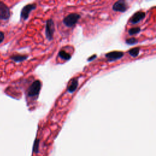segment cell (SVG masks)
<instances>
[{"label":"cell","mask_w":156,"mask_h":156,"mask_svg":"<svg viewBox=\"0 0 156 156\" xmlns=\"http://www.w3.org/2000/svg\"><path fill=\"white\" fill-rule=\"evenodd\" d=\"M11 16L9 8L3 2H0V20H8Z\"/></svg>","instance_id":"cell-7"},{"label":"cell","mask_w":156,"mask_h":156,"mask_svg":"<svg viewBox=\"0 0 156 156\" xmlns=\"http://www.w3.org/2000/svg\"><path fill=\"white\" fill-rule=\"evenodd\" d=\"M4 39V32L0 31V43H2Z\"/></svg>","instance_id":"cell-16"},{"label":"cell","mask_w":156,"mask_h":156,"mask_svg":"<svg viewBox=\"0 0 156 156\" xmlns=\"http://www.w3.org/2000/svg\"><path fill=\"white\" fill-rule=\"evenodd\" d=\"M42 88V83L39 80H36L30 85L28 90V96L30 98L37 97Z\"/></svg>","instance_id":"cell-2"},{"label":"cell","mask_w":156,"mask_h":156,"mask_svg":"<svg viewBox=\"0 0 156 156\" xmlns=\"http://www.w3.org/2000/svg\"><path fill=\"white\" fill-rule=\"evenodd\" d=\"M55 32V25L53 20L49 19L46 22L45 26V36L49 41L53 39V35Z\"/></svg>","instance_id":"cell-3"},{"label":"cell","mask_w":156,"mask_h":156,"mask_svg":"<svg viewBox=\"0 0 156 156\" xmlns=\"http://www.w3.org/2000/svg\"><path fill=\"white\" fill-rule=\"evenodd\" d=\"M124 52L115 51L106 53L105 54V57L107 59L108 62H112L122 59L124 56Z\"/></svg>","instance_id":"cell-6"},{"label":"cell","mask_w":156,"mask_h":156,"mask_svg":"<svg viewBox=\"0 0 156 156\" xmlns=\"http://www.w3.org/2000/svg\"><path fill=\"white\" fill-rule=\"evenodd\" d=\"M125 43L126 44H127L128 45H134L138 43V40L134 37L129 38L126 40Z\"/></svg>","instance_id":"cell-14"},{"label":"cell","mask_w":156,"mask_h":156,"mask_svg":"<svg viewBox=\"0 0 156 156\" xmlns=\"http://www.w3.org/2000/svg\"><path fill=\"white\" fill-rule=\"evenodd\" d=\"M81 17L80 15L76 13H72L68 15L63 19V23L65 26L72 28L74 26Z\"/></svg>","instance_id":"cell-1"},{"label":"cell","mask_w":156,"mask_h":156,"mask_svg":"<svg viewBox=\"0 0 156 156\" xmlns=\"http://www.w3.org/2000/svg\"><path fill=\"white\" fill-rule=\"evenodd\" d=\"M140 48L137 47V48H134L131 49H130L128 53L130 56H132L133 57H137L140 54Z\"/></svg>","instance_id":"cell-12"},{"label":"cell","mask_w":156,"mask_h":156,"mask_svg":"<svg viewBox=\"0 0 156 156\" xmlns=\"http://www.w3.org/2000/svg\"><path fill=\"white\" fill-rule=\"evenodd\" d=\"M37 8V4L33 3V4H29L26 6H25L22 10L21 14V18L24 20H26L29 17V15L31 12Z\"/></svg>","instance_id":"cell-4"},{"label":"cell","mask_w":156,"mask_h":156,"mask_svg":"<svg viewBox=\"0 0 156 156\" xmlns=\"http://www.w3.org/2000/svg\"><path fill=\"white\" fill-rule=\"evenodd\" d=\"M28 56H26V55H14V56L11 57V59L13 60L14 61L16 62H21L24 61V60H26L28 59Z\"/></svg>","instance_id":"cell-10"},{"label":"cell","mask_w":156,"mask_h":156,"mask_svg":"<svg viewBox=\"0 0 156 156\" xmlns=\"http://www.w3.org/2000/svg\"><path fill=\"white\" fill-rule=\"evenodd\" d=\"M141 32V29L140 27H135L130 28L129 31L128 33L130 36H133V35L137 34Z\"/></svg>","instance_id":"cell-13"},{"label":"cell","mask_w":156,"mask_h":156,"mask_svg":"<svg viewBox=\"0 0 156 156\" xmlns=\"http://www.w3.org/2000/svg\"><path fill=\"white\" fill-rule=\"evenodd\" d=\"M78 86V79L77 78H74L72 80L71 82L68 86L67 90L70 93H73L76 91Z\"/></svg>","instance_id":"cell-9"},{"label":"cell","mask_w":156,"mask_h":156,"mask_svg":"<svg viewBox=\"0 0 156 156\" xmlns=\"http://www.w3.org/2000/svg\"><path fill=\"white\" fill-rule=\"evenodd\" d=\"M146 17V14L143 11H138L135 12L133 16L130 18V22L132 24H136L140 23Z\"/></svg>","instance_id":"cell-8"},{"label":"cell","mask_w":156,"mask_h":156,"mask_svg":"<svg viewBox=\"0 0 156 156\" xmlns=\"http://www.w3.org/2000/svg\"><path fill=\"white\" fill-rule=\"evenodd\" d=\"M58 56L60 58L65 60H69L72 58L71 54L67 53L66 51H64V50H60V51L59 52Z\"/></svg>","instance_id":"cell-11"},{"label":"cell","mask_w":156,"mask_h":156,"mask_svg":"<svg viewBox=\"0 0 156 156\" xmlns=\"http://www.w3.org/2000/svg\"><path fill=\"white\" fill-rule=\"evenodd\" d=\"M128 7L129 6L126 2L123 0H119L113 4L112 10L115 12H125L128 10Z\"/></svg>","instance_id":"cell-5"},{"label":"cell","mask_w":156,"mask_h":156,"mask_svg":"<svg viewBox=\"0 0 156 156\" xmlns=\"http://www.w3.org/2000/svg\"><path fill=\"white\" fill-rule=\"evenodd\" d=\"M97 57V55L95 54V55H93V56H92L91 57H90L89 58H88L87 61L92 62V61H93V60H94L95 59H96Z\"/></svg>","instance_id":"cell-15"}]
</instances>
